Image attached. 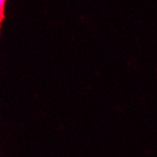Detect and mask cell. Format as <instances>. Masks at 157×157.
<instances>
[{
  "label": "cell",
  "instance_id": "6da1fadb",
  "mask_svg": "<svg viewBox=\"0 0 157 157\" xmlns=\"http://www.w3.org/2000/svg\"><path fill=\"white\" fill-rule=\"evenodd\" d=\"M5 4H6V0H0V18H1L3 15Z\"/></svg>",
  "mask_w": 157,
  "mask_h": 157
}]
</instances>
